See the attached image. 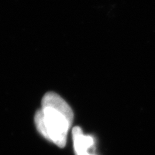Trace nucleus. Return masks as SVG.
<instances>
[{
	"label": "nucleus",
	"instance_id": "2",
	"mask_svg": "<svg viewBox=\"0 0 155 155\" xmlns=\"http://www.w3.org/2000/svg\"><path fill=\"white\" fill-rule=\"evenodd\" d=\"M42 107L53 108L65 115L73 123V112L67 102L59 95L54 92H48L43 96Z\"/></svg>",
	"mask_w": 155,
	"mask_h": 155
},
{
	"label": "nucleus",
	"instance_id": "4",
	"mask_svg": "<svg viewBox=\"0 0 155 155\" xmlns=\"http://www.w3.org/2000/svg\"><path fill=\"white\" fill-rule=\"evenodd\" d=\"M83 155H93V154H91L90 153H88V154H83Z\"/></svg>",
	"mask_w": 155,
	"mask_h": 155
},
{
	"label": "nucleus",
	"instance_id": "1",
	"mask_svg": "<svg viewBox=\"0 0 155 155\" xmlns=\"http://www.w3.org/2000/svg\"><path fill=\"white\" fill-rule=\"evenodd\" d=\"M35 123L45 138L61 148L65 146L72 122L65 115L53 108L42 107L36 112Z\"/></svg>",
	"mask_w": 155,
	"mask_h": 155
},
{
	"label": "nucleus",
	"instance_id": "3",
	"mask_svg": "<svg viewBox=\"0 0 155 155\" xmlns=\"http://www.w3.org/2000/svg\"><path fill=\"white\" fill-rule=\"evenodd\" d=\"M72 135L76 155H83L89 153V149L91 148L94 144L93 137L83 134L82 129L78 127L73 128Z\"/></svg>",
	"mask_w": 155,
	"mask_h": 155
}]
</instances>
